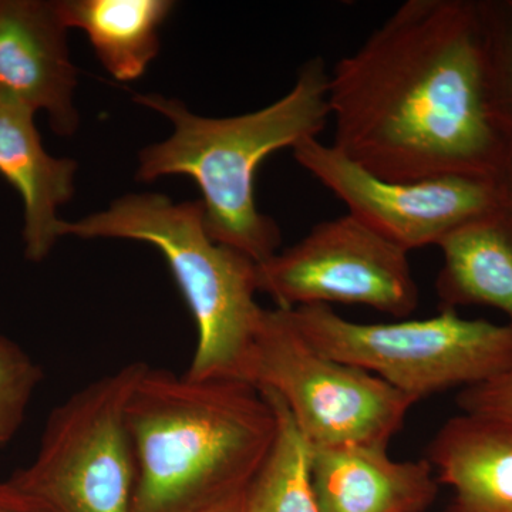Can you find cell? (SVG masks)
Returning a JSON list of instances; mask_svg holds the SVG:
<instances>
[{"label": "cell", "mask_w": 512, "mask_h": 512, "mask_svg": "<svg viewBox=\"0 0 512 512\" xmlns=\"http://www.w3.org/2000/svg\"><path fill=\"white\" fill-rule=\"evenodd\" d=\"M343 156L394 183L498 180L508 143L488 106L478 0H407L329 73Z\"/></svg>", "instance_id": "1"}, {"label": "cell", "mask_w": 512, "mask_h": 512, "mask_svg": "<svg viewBox=\"0 0 512 512\" xmlns=\"http://www.w3.org/2000/svg\"><path fill=\"white\" fill-rule=\"evenodd\" d=\"M131 512H204L244 495L278 431L274 403L239 379L146 366L127 403Z\"/></svg>", "instance_id": "2"}, {"label": "cell", "mask_w": 512, "mask_h": 512, "mask_svg": "<svg viewBox=\"0 0 512 512\" xmlns=\"http://www.w3.org/2000/svg\"><path fill=\"white\" fill-rule=\"evenodd\" d=\"M328 90L329 73L318 56L303 63L284 97L242 116L211 119L173 97L137 94V103L174 127L167 140L141 151L137 178L190 177L200 188L210 237L261 264L279 251L281 229L256 207V170L275 151L319 138L330 120Z\"/></svg>", "instance_id": "3"}, {"label": "cell", "mask_w": 512, "mask_h": 512, "mask_svg": "<svg viewBox=\"0 0 512 512\" xmlns=\"http://www.w3.org/2000/svg\"><path fill=\"white\" fill-rule=\"evenodd\" d=\"M59 235L133 239L157 248L197 325V349L187 375L244 380L264 312L255 298L256 264L210 237L201 201L174 202L151 192L124 195L83 220H62Z\"/></svg>", "instance_id": "4"}, {"label": "cell", "mask_w": 512, "mask_h": 512, "mask_svg": "<svg viewBox=\"0 0 512 512\" xmlns=\"http://www.w3.org/2000/svg\"><path fill=\"white\" fill-rule=\"evenodd\" d=\"M288 311L320 352L372 373L417 403L512 369V328L507 323L461 318L456 311L386 323L353 322L332 306Z\"/></svg>", "instance_id": "5"}, {"label": "cell", "mask_w": 512, "mask_h": 512, "mask_svg": "<svg viewBox=\"0 0 512 512\" xmlns=\"http://www.w3.org/2000/svg\"><path fill=\"white\" fill-rule=\"evenodd\" d=\"M244 380L278 397L312 448L389 447L417 403L372 373L320 352L284 308H264Z\"/></svg>", "instance_id": "6"}, {"label": "cell", "mask_w": 512, "mask_h": 512, "mask_svg": "<svg viewBox=\"0 0 512 512\" xmlns=\"http://www.w3.org/2000/svg\"><path fill=\"white\" fill-rule=\"evenodd\" d=\"M146 366L128 363L59 404L13 483L49 512H131L136 468L126 412Z\"/></svg>", "instance_id": "7"}, {"label": "cell", "mask_w": 512, "mask_h": 512, "mask_svg": "<svg viewBox=\"0 0 512 512\" xmlns=\"http://www.w3.org/2000/svg\"><path fill=\"white\" fill-rule=\"evenodd\" d=\"M410 252L345 214L256 264L258 291L276 308L359 305L404 319L419 306Z\"/></svg>", "instance_id": "8"}, {"label": "cell", "mask_w": 512, "mask_h": 512, "mask_svg": "<svg viewBox=\"0 0 512 512\" xmlns=\"http://www.w3.org/2000/svg\"><path fill=\"white\" fill-rule=\"evenodd\" d=\"M292 150L296 163L333 192L348 214L407 252L437 247L454 229L507 204L493 178L443 175L394 183L369 173L319 138Z\"/></svg>", "instance_id": "9"}, {"label": "cell", "mask_w": 512, "mask_h": 512, "mask_svg": "<svg viewBox=\"0 0 512 512\" xmlns=\"http://www.w3.org/2000/svg\"><path fill=\"white\" fill-rule=\"evenodd\" d=\"M67 28L56 3L0 2V93L33 111H46L53 131L70 136L79 127L74 107L76 67Z\"/></svg>", "instance_id": "10"}, {"label": "cell", "mask_w": 512, "mask_h": 512, "mask_svg": "<svg viewBox=\"0 0 512 512\" xmlns=\"http://www.w3.org/2000/svg\"><path fill=\"white\" fill-rule=\"evenodd\" d=\"M312 481L319 512H426L440 485L426 458L369 444L312 448Z\"/></svg>", "instance_id": "11"}, {"label": "cell", "mask_w": 512, "mask_h": 512, "mask_svg": "<svg viewBox=\"0 0 512 512\" xmlns=\"http://www.w3.org/2000/svg\"><path fill=\"white\" fill-rule=\"evenodd\" d=\"M35 111L0 93V174L18 190L25 208L26 258L43 261L60 238L57 211L72 198L77 164L50 156Z\"/></svg>", "instance_id": "12"}, {"label": "cell", "mask_w": 512, "mask_h": 512, "mask_svg": "<svg viewBox=\"0 0 512 512\" xmlns=\"http://www.w3.org/2000/svg\"><path fill=\"white\" fill-rule=\"evenodd\" d=\"M450 488L448 512H512V424L476 414L448 419L427 457Z\"/></svg>", "instance_id": "13"}, {"label": "cell", "mask_w": 512, "mask_h": 512, "mask_svg": "<svg viewBox=\"0 0 512 512\" xmlns=\"http://www.w3.org/2000/svg\"><path fill=\"white\" fill-rule=\"evenodd\" d=\"M437 275L440 311L487 306L512 328V210L504 207L468 221L441 239Z\"/></svg>", "instance_id": "14"}, {"label": "cell", "mask_w": 512, "mask_h": 512, "mask_svg": "<svg viewBox=\"0 0 512 512\" xmlns=\"http://www.w3.org/2000/svg\"><path fill=\"white\" fill-rule=\"evenodd\" d=\"M67 29L83 30L111 76H143L160 52V29L174 9L168 0H64L56 2Z\"/></svg>", "instance_id": "15"}, {"label": "cell", "mask_w": 512, "mask_h": 512, "mask_svg": "<svg viewBox=\"0 0 512 512\" xmlns=\"http://www.w3.org/2000/svg\"><path fill=\"white\" fill-rule=\"evenodd\" d=\"M262 393V392H261ZM278 431L274 444L242 495L239 512H319L312 481V447L274 394Z\"/></svg>", "instance_id": "16"}, {"label": "cell", "mask_w": 512, "mask_h": 512, "mask_svg": "<svg viewBox=\"0 0 512 512\" xmlns=\"http://www.w3.org/2000/svg\"><path fill=\"white\" fill-rule=\"evenodd\" d=\"M485 50L488 106L512 141V0H478Z\"/></svg>", "instance_id": "17"}, {"label": "cell", "mask_w": 512, "mask_h": 512, "mask_svg": "<svg viewBox=\"0 0 512 512\" xmlns=\"http://www.w3.org/2000/svg\"><path fill=\"white\" fill-rule=\"evenodd\" d=\"M43 373L15 342L0 336V447L15 436Z\"/></svg>", "instance_id": "18"}, {"label": "cell", "mask_w": 512, "mask_h": 512, "mask_svg": "<svg viewBox=\"0 0 512 512\" xmlns=\"http://www.w3.org/2000/svg\"><path fill=\"white\" fill-rule=\"evenodd\" d=\"M456 402L461 413L512 424V369L493 380L460 390Z\"/></svg>", "instance_id": "19"}, {"label": "cell", "mask_w": 512, "mask_h": 512, "mask_svg": "<svg viewBox=\"0 0 512 512\" xmlns=\"http://www.w3.org/2000/svg\"><path fill=\"white\" fill-rule=\"evenodd\" d=\"M0 512H49L15 483H0Z\"/></svg>", "instance_id": "20"}, {"label": "cell", "mask_w": 512, "mask_h": 512, "mask_svg": "<svg viewBox=\"0 0 512 512\" xmlns=\"http://www.w3.org/2000/svg\"><path fill=\"white\" fill-rule=\"evenodd\" d=\"M498 183L503 190L505 202L512 210V141L508 143L507 154L500 175H498Z\"/></svg>", "instance_id": "21"}, {"label": "cell", "mask_w": 512, "mask_h": 512, "mask_svg": "<svg viewBox=\"0 0 512 512\" xmlns=\"http://www.w3.org/2000/svg\"><path fill=\"white\" fill-rule=\"evenodd\" d=\"M241 501L242 497L238 498V500L232 501V503L220 505V507L212 508V510L204 512H239L241 511Z\"/></svg>", "instance_id": "22"}]
</instances>
